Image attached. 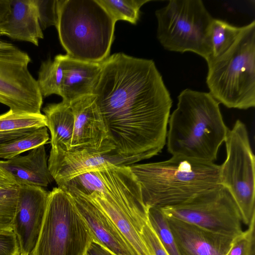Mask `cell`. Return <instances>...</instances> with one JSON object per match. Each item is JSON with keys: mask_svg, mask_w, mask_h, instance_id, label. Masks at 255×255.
Instances as JSON below:
<instances>
[{"mask_svg": "<svg viewBox=\"0 0 255 255\" xmlns=\"http://www.w3.org/2000/svg\"><path fill=\"white\" fill-rule=\"evenodd\" d=\"M0 166L14 179L18 185L47 187L53 180L48 168L44 145L31 150L25 155L0 160Z\"/></svg>", "mask_w": 255, "mask_h": 255, "instance_id": "ac0fdd59", "label": "cell"}, {"mask_svg": "<svg viewBox=\"0 0 255 255\" xmlns=\"http://www.w3.org/2000/svg\"><path fill=\"white\" fill-rule=\"evenodd\" d=\"M19 247L12 228L0 229V255H19Z\"/></svg>", "mask_w": 255, "mask_h": 255, "instance_id": "f1b7e54d", "label": "cell"}, {"mask_svg": "<svg viewBox=\"0 0 255 255\" xmlns=\"http://www.w3.org/2000/svg\"><path fill=\"white\" fill-rule=\"evenodd\" d=\"M44 114L16 113L9 110L0 115V132L46 127Z\"/></svg>", "mask_w": 255, "mask_h": 255, "instance_id": "cb8c5ba5", "label": "cell"}, {"mask_svg": "<svg viewBox=\"0 0 255 255\" xmlns=\"http://www.w3.org/2000/svg\"><path fill=\"white\" fill-rule=\"evenodd\" d=\"M49 139L46 127L36 128L29 133L0 145V159L13 158L20 153L46 144Z\"/></svg>", "mask_w": 255, "mask_h": 255, "instance_id": "44dd1931", "label": "cell"}, {"mask_svg": "<svg viewBox=\"0 0 255 255\" xmlns=\"http://www.w3.org/2000/svg\"><path fill=\"white\" fill-rule=\"evenodd\" d=\"M18 186L14 179L0 166V188H7Z\"/></svg>", "mask_w": 255, "mask_h": 255, "instance_id": "1f68e13d", "label": "cell"}, {"mask_svg": "<svg viewBox=\"0 0 255 255\" xmlns=\"http://www.w3.org/2000/svg\"><path fill=\"white\" fill-rule=\"evenodd\" d=\"M243 29L244 26H235L225 21L214 18L210 32L212 54L207 62L228 50L237 40Z\"/></svg>", "mask_w": 255, "mask_h": 255, "instance_id": "ffe728a7", "label": "cell"}, {"mask_svg": "<svg viewBox=\"0 0 255 255\" xmlns=\"http://www.w3.org/2000/svg\"><path fill=\"white\" fill-rule=\"evenodd\" d=\"M2 36H3L2 32L0 29V53L15 46L14 45L9 42L3 41L1 38Z\"/></svg>", "mask_w": 255, "mask_h": 255, "instance_id": "e575fe53", "label": "cell"}, {"mask_svg": "<svg viewBox=\"0 0 255 255\" xmlns=\"http://www.w3.org/2000/svg\"><path fill=\"white\" fill-rule=\"evenodd\" d=\"M157 38L166 50L194 52L210 58V28L214 18L201 0H171L157 10Z\"/></svg>", "mask_w": 255, "mask_h": 255, "instance_id": "8992f818", "label": "cell"}, {"mask_svg": "<svg viewBox=\"0 0 255 255\" xmlns=\"http://www.w3.org/2000/svg\"><path fill=\"white\" fill-rule=\"evenodd\" d=\"M62 189L72 197L94 241L116 255H138L110 217L89 195L72 189Z\"/></svg>", "mask_w": 255, "mask_h": 255, "instance_id": "4fadbf2b", "label": "cell"}, {"mask_svg": "<svg viewBox=\"0 0 255 255\" xmlns=\"http://www.w3.org/2000/svg\"><path fill=\"white\" fill-rule=\"evenodd\" d=\"M63 72L60 96L70 104L81 97L92 95L99 81L102 63H93L73 59L68 55H56Z\"/></svg>", "mask_w": 255, "mask_h": 255, "instance_id": "2e32d148", "label": "cell"}, {"mask_svg": "<svg viewBox=\"0 0 255 255\" xmlns=\"http://www.w3.org/2000/svg\"><path fill=\"white\" fill-rule=\"evenodd\" d=\"M41 27L44 29L57 25L58 13V0H37Z\"/></svg>", "mask_w": 255, "mask_h": 255, "instance_id": "83f0119b", "label": "cell"}, {"mask_svg": "<svg viewBox=\"0 0 255 255\" xmlns=\"http://www.w3.org/2000/svg\"><path fill=\"white\" fill-rule=\"evenodd\" d=\"M19 255H20V254Z\"/></svg>", "mask_w": 255, "mask_h": 255, "instance_id": "d590c367", "label": "cell"}, {"mask_svg": "<svg viewBox=\"0 0 255 255\" xmlns=\"http://www.w3.org/2000/svg\"><path fill=\"white\" fill-rule=\"evenodd\" d=\"M166 218L180 255H226L235 237Z\"/></svg>", "mask_w": 255, "mask_h": 255, "instance_id": "5bb4252c", "label": "cell"}, {"mask_svg": "<svg viewBox=\"0 0 255 255\" xmlns=\"http://www.w3.org/2000/svg\"><path fill=\"white\" fill-rule=\"evenodd\" d=\"M86 255H116L98 243L93 241L88 248Z\"/></svg>", "mask_w": 255, "mask_h": 255, "instance_id": "d6a6232c", "label": "cell"}, {"mask_svg": "<svg viewBox=\"0 0 255 255\" xmlns=\"http://www.w3.org/2000/svg\"><path fill=\"white\" fill-rule=\"evenodd\" d=\"M147 208H162L183 202L220 184V165L182 156L129 166Z\"/></svg>", "mask_w": 255, "mask_h": 255, "instance_id": "3957f363", "label": "cell"}, {"mask_svg": "<svg viewBox=\"0 0 255 255\" xmlns=\"http://www.w3.org/2000/svg\"><path fill=\"white\" fill-rule=\"evenodd\" d=\"M0 29L3 36L38 46L44 35L37 0H10L9 13Z\"/></svg>", "mask_w": 255, "mask_h": 255, "instance_id": "e0dca14e", "label": "cell"}, {"mask_svg": "<svg viewBox=\"0 0 255 255\" xmlns=\"http://www.w3.org/2000/svg\"><path fill=\"white\" fill-rule=\"evenodd\" d=\"M226 255H255V216L248 228L234 238Z\"/></svg>", "mask_w": 255, "mask_h": 255, "instance_id": "4316f807", "label": "cell"}, {"mask_svg": "<svg viewBox=\"0 0 255 255\" xmlns=\"http://www.w3.org/2000/svg\"><path fill=\"white\" fill-rule=\"evenodd\" d=\"M70 106L75 123L69 149H86L107 157L115 147L94 96L81 97L71 102Z\"/></svg>", "mask_w": 255, "mask_h": 255, "instance_id": "8fae6325", "label": "cell"}, {"mask_svg": "<svg viewBox=\"0 0 255 255\" xmlns=\"http://www.w3.org/2000/svg\"></svg>", "mask_w": 255, "mask_h": 255, "instance_id": "8d00e7d4", "label": "cell"}, {"mask_svg": "<svg viewBox=\"0 0 255 255\" xmlns=\"http://www.w3.org/2000/svg\"><path fill=\"white\" fill-rule=\"evenodd\" d=\"M93 95L118 152L141 154L165 141L172 101L153 60L109 56Z\"/></svg>", "mask_w": 255, "mask_h": 255, "instance_id": "6da1fadb", "label": "cell"}, {"mask_svg": "<svg viewBox=\"0 0 255 255\" xmlns=\"http://www.w3.org/2000/svg\"><path fill=\"white\" fill-rule=\"evenodd\" d=\"M35 129L36 128L22 129L9 131L0 132V145L26 135Z\"/></svg>", "mask_w": 255, "mask_h": 255, "instance_id": "4dcf8cb0", "label": "cell"}, {"mask_svg": "<svg viewBox=\"0 0 255 255\" xmlns=\"http://www.w3.org/2000/svg\"><path fill=\"white\" fill-rule=\"evenodd\" d=\"M10 8V0H0V24L6 19Z\"/></svg>", "mask_w": 255, "mask_h": 255, "instance_id": "836d02e7", "label": "cell"}, {"mask_svg": "<svg viewBox=\"0 0 255 255\" xmlns=\"http://www.w3.org/2000/svg\"><path fill=\"white\" fill-rule=\"evenodd\" d=\"M46 127L50 132L51 146L59 145L69 150L73 138L75 118L68 104L64 101L49 104L43 109Z\"/></svg>", "mask_w": 255, "mask_h": 255, "instance_id": "d6986e66", "label": "cell"}, {"mask_svg": "<svg viewBox=\"0 0 255 255\" xmlns=\"http://www.w3.org/2000/svg\"><path fill=\"white\" fill-rule=\"evenodd\" d=\"M18 195V186L0 188V227L12 228Z\"/></svg>", "mask_w": 255, "mask_h": 255, "instance_id": "484cf974", "label": "cell"}, {"mask_svg": "<svg viewBox=\"0 0 255 255\" xmlns=\"http://www.w3.org/2000/svg\"><path fill=\"white\" fill-rule=\"evenodd\" d=\"M116 22L127 21L136 24L140 8L149 0H97Z\"/></svg>", "mask_w": 255, "mask_h": 255, "instance_id": "603a6c76", "label": "cell"}, {"mask_svg": "<svg viewBox=\"0 0 255 255\" xmlns=\"http://www.w3.org/2000/svg\"><path fill=\"white\" fill-rule=\"evenodd\" d=\"M147 220L168 255H180L167 218L160 209L147 208Z\"/></svg>", "mask_w": 255, "mask_h": 255, "instance_id": "d4e9b609", "label": "cell"}, {"mask_svg": "<svg viewBox=\"0 0 255 255\" xmlns=\"http://www.w3.org/2000/svg\"><path fill=\"white\" fill-rule=\"evenodd\" d=\"M224 142L226 158L220 165V184L228 189L248 226L255 216V157L245 124L237 120Z\"/></svg>", "mask_w": 255, "mask_h": 255, "instance_id": "ba28073f", "label": "cell"}, {"mask_svg": "<svg viewBox=\"0 0 255 255\" xmlns=\"http://www.w3.org/2000/svg\"><path fill=\"white\" fill-rule=\"evenodd\" d=\"M93 241L72 197L59 187L49 192L42 226L32 255H85Z\"/></svg>", "mask_w": 255, "mask_h": 255, "instance_id": "52a82bcc", "label": "cell"}, {"mask_svg": "<svg viewBox=\"0 0 255 255\" xmlns=\"http://www.w3.org/2000/svg\"><path fill=\"white\" fill-rule=\"evenodd\" d=\"M141 236L152 255H168L148 220L142 227Z\"/></svg>", "mask_w": 255, "mask_h": 255, "instance_id": "f546056e", "label": "cell"}, {"mask_svg": "<svg viewBox=\"0 0 255 255\" xmlns=\"http://www.w3.org/2000/svg\"><path fill=\"white\" fill-rule=\"evenodd\" d=\"M116 21L97 0H58L60 41L70 57L102 63L109 56Z\"/></svg>", "mask_w": 255, "mask_h": 255, "instance_id": "277c9868", "label": "cell"}, {"mask_svg": "<svg viewBox=\"0 0 255 255\" xmlns=\"http://www.w3.org/2000/svg\"><path fill=\"white\" fill-rule=\"evenodd\" d=\"M49 192L43 187L18 185V195L12 228L16 236L20 254L32 255L46 211Z\"/></svg>", "mask_w": 255, "mask_h": 255, "instance_id": "7c38bea8", "label": "cell"}, {"mask_svg": "<svg viewBox=\"0 0 255 255\" xmlns=\"http://www.w3.org/2000/svg\"><path fill=\"white\" fill-rule=\"evenodd\" d=\"M106 157L86 149L68 150L51 146L48 160L49 170L58 186L84 173L113 165Z\"/></svg>", "mask_w": 255, "mask_h": 255, "instance_id": "9a60e30c", "label": "cell"}, {"mask_svg": "<svg viewBox=\"0 0 255 255\" xmlns=\"http://www.w3.org/2000/svg\"><path fill=\"white\" fill-rule=\"evenodd\" d=\"M28 54L15 46L0 53V103L16 113L40 114L43 103Z\"/></svg>", "mask_w": 255, "mask_h": 255, "instance_id": "30bf717a", "label": "cell"}, {"mask_svg": "<svg viewBox=\"0 0 255 255\" xmlns=\"http://www.w3.org/2000/svg\"><path fill=\"white\" fill-rule=\"evenodd\" d=\"M159 209L166 217L216 233L235 237L243 232L239 208L220 184L180 204Z\"/></svg>", "mask_w": 255, "mask_h": 255, "instance_id": "9c48e42d", "label": "cell"}, {"mask_svg": "<svg viewBox=\"0 0 255 255\" xmlns=\"http://www.w3.org/2000/svg\"><path fill=\"white\" fill-rule=\"evenodd\" d=\"M63 77L61 64L56 56L53 60L43 61L36 80L42 97H46L52 94L60 96Z\"/></svg>", "mask_w": 255, "mask_h": 255, "instance_id": "7402d4cb", "label": "cell"}, {"mask_svg": "<svg viewBox=\"0 0 255 255\" xmlns=\"http://www.w3.org/2000/svg\"><path fill=\"white\" fill-rule=\"evenodd\" d=\"M209 93L229 108L255 106V21L244 26L234 45L208 62Z\"/></svg>", "mask_w": 255, "mask_h": 255, "instance_id": "5b68a950", "label": "cell"}, {"mask_svg": "<svg viewBox=\"0 0 255 255\" xmlns=\"http://www.w3.org/2000/svg\"><path fill=\"white\" fill-rule=\"evenodd\" d=\"M168 125L166 143L170 154L213 162L229 130L219 103L209 93L190 89L178 96Z\"/></svg>", "mask_w": 255, "mask_h": 255, "instance_id": "7a4b0ae2", "label": "cell"}]
</instances>
